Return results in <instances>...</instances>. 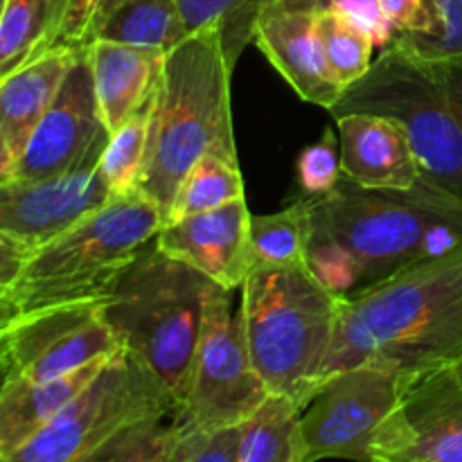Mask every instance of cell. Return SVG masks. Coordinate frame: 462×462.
I'll use <instances>...</instances> for the list:
<instances>
[{
    "mask_svg": "<svg viewBox=\"0 0 462 462\" xmlns=\"http://www.w3.org/2000/svg\"><path fill=\"white\" fill-rule=\"evenodd\" d=\"M302 199L310 212L307 269L341 302L462 251V201L422 179L409 189L341 179L332 192Z\"/></svg>",
    "mask_w": 462,
    "mask_h": 462,
    "instance_id": "cell-1",
    "label": "cell"
},
{
    "mask_svg": "<svg viewBox=\"0 0 462 462\" xmlns=\"http://www.w3.org/2000/svg\"><path fill=\"white\" fill-rule=\"evenodd\" d=\"M460 359L462 251L411 266L341 302L323 382L356 365L415 374Z\"/></svg>",
    "mask_w": 462,
    "mask_h": 462,
    "instance_id": "cell-2",
    "label": "cell"
},
{
    "mask_svg": "<svg viewBox=\"0 0 462 462\" xmlns=\"http://www.w3.org/2000/svg\"><path fill=\"white\" fill-rule=\"evenodd\" d=\"M230 75L221 34L212 27L194 32L167 52L135 188L156 203L165 221L180 183L206 153L237 162Z\"/></svg>",
    "mask_w": 462,
    "mask_h": 462,
    "instance_id": "cell-3",
    "label": "cell"
},
{
    "mask_svg": "<svg viewBox=\"0 0 462 462\" xmlns=\"http://www.w3.org/2000/svg\"><path fill=\"white\" fill-rule=\"evenodd\" d=\"M329 113H377L400 122L422 180L462 201V57L424 59L388 41Z\"/></svg>",
    "mask_w": 462,
    "mask_h": 462,
    "instance_id": "cell-4",
    "label": "cell"
},
{
    "mask_svg": "<svg viewBox=\"0 0 462 462\" xmlns=\"http://www.w3.org/2000/svg\"><path fill=\"white\" fill-rule=\"evenodd\" d=\"M212 287L210 278L162 253L153 239L99 302V314L122 350L161 379L174 397L176 411L188 397Z\"/></svg>",
    "mask_w": 462,
    "mask_h": 462,
    "instance_id": "cell-5",
    "label": "cell"
},
{
    "mask_svg": "<svg viewBox=\"0 0 462 462\" xmlns=\"http://www.w3.org/2000/svg\"><path fill=\"white\" fill-rule=\"evenodd\" d=\"M341 300L307 266L253 269L242 287L248 350L271 395L305 409L323 382Z\"/></svg>",
    "mask_w": 462,
    "mask_h": 462,
    "instance_id": "cell-6",
    "label": "cell"
},
{
    "mask_svg": "<svg viewBox=\"0 0 462 462\" xmlns=\"http://www.w3.org/2000/svg\"><path fill=\"white\" fill-rule=\"evenodd\" d=\"M165 217L140 189L102 208L32 253L12 291L23 316L79 302H102L126 266L156 239Z\"/></svg>",
    "mask_w": 462,
    "mask_h": 462,
    "instance_id": "cell-7",
    "label": "cell"
},
{
    "mask_svg": "<svg viewBox=\"0 0 462 462\" xmlns=\"http://www.w3.org/2000/svg\"><path fill=\"white\" fill-rule=\"evenodd\" d=\"M170 415H176L170 391L147 365L120 350L70 404L0 462H75L129 424Z\"/></svg>",
    "mask_w": 462,
    "mask_h": 462,
    "instance_id": "cell-8",
    "label": "cell"
},
{
    "mask_svg": "<svg viewBox=\"0 0 462 462\" xmlns=\"http://www.w3.org/2000/svg\"><path fill=\"white\" fill-rule=\"evenodd\" d=\"M233 293L219 284L208 293L188 397L174 415L179 429L242 427L271 397L251 359L242 305L233 310Z\"/></svg>",
    "mask_w": 462,
    "mask_h": 462,
    "instance_id": "cell-9",
    "label": "cell"
},
{
    "mask_svg": "<svg viewBox=\"0 0 462 462\" xmlns=\"http://www.w3.org/2000/svg\"><path fill=\"white\" fill-rule=\"evenodd\" d=\"M402 377L379 365H356L325 379L300 411L305 462H370L379 429L400 400Z\"/></svg>",
    "mask_w": 462,
    "mask_h": 462,
    "instance_id": "cell-10",
    "label": "cell"
},
{
    "mask_svg": "<svg viewBox=\"0 0 462 462\" xmlns=\"http://www.w3.org/2000/svg\"><path fill=\"white\" fill-rule=\"evenodd\" d=\"M108 140L111 134L95 95L88 45H81L12 179H52L97 167Z\"/></svg>",
    "mask_w": 462,
    "mask_h": 462,
    "instance_id": "cell-11",
    "label": "cell"
},
{
    "mask_svg": "<svg viewBox=\"0 0 462 462\" xmlns=\"http://www.w3.org/2000/svg\"><path fill=\"white\" fill-rule=\"evenodd\" d=\"M370 462H462V382L454 365L402 377Z\"/></svg>",
    "mask_w": 462,
    "mask_h": 462,
    "instance_id": "cell-12",
    "label": "cell"
},
{
    "mask_svg": "<svg viewBox=\"0 0 462 462\" xmlns=\"http://www.w3.org/2000/svg\"><path fill=\"white\" fill-rule=\"evenodd\" d=\"M120 341L104 323L99 302L25 314L9 334V373L30 382L61 377L116 356Z\"/></svg>",
    "mask_w": 462,
    "mask_h": 462,
    "instance_id": "cell-13",
    "label": "cell"
},
{
    "mask_svg": "<svg viewBox=\"0 0 462 462\" xmlns=\"http://www.w3.org/2000/svg\"><path fill=\"white\" fill-rule=\"evenodd\" d=\"M111 199L97 167L52 179L0 180V228L30 248L52 242Z\"/></svg>",
    "mask_w": 462,
    "mask_h": 462,
    "instance_id": "cell-14",
    "label": "cell"
},
{
    "mask_svg": "<svg viewBox=\"0 0 462 462\" xmlns=\"http://www.w3.org/2000/svg\"><path fill=\"white\" fill-rule=\"evenodd\" d=\"M248 228L246 199H235L215 210L165 221L156 235V246L194 266L226 291H237L251 273Z\"/></svg>",
    "mask_w": 462,
    "mask_h": 462,
    "instance_id": "cell-15",
    "label": "cell"
},
{
    "mask_svg": "<svg viewBox=\"0 0 462 462\" xmlns=\"http://www.w3.org/2000/svg\"><path fill=\"white\" fill-rule=\"evenodd\" d=\"M253 41L305 102L328 111L338 102L346 88L325 59L316 32V14L271 5L262 14Z\"/></svg>",
    "mask_w": 462,
    "mask_h": 462,
    "instance_id": "cell-16",
    "label": "cell"
},
{
    "mask_svg": "<svg viewBox=\"0 0 462 462\" xmlns=\"http://www.w3.org/2000/svg\"><path fill=\"white\" fill-rule=\"evenodd\" d=\"M334 120L343 179L382 189H409L420 183L418 161L400 122L377 113H347Z\"/></svg>",
    "mask_w": 462,
    "mask_h": 462,
    "instance_id": "cell-17",
    "label": "cell"
},
{
    "mask_svg": "<svg viewBox=\"0 0 462 462\" xmlns=\"http://www.w3.org/2000/svg\"><path fill=\"white\" fill-rule=\"evenodd\" d=\"M77 48H57L0 79V180L12 179Z\"/></svg>",
    "mask_w": 462,
    "mask_h": 462,
    "instance_id": "cell-18",
    "label": "cell"
},
{
    "mask_svg": "<svg viewBox=\"0 0 462 462\" xmlns=\"http://www.w3.org/2000/svg\"><path fill=\"white\" fill-rule=\"evenodd\" d=\"M165 57L167 52L162 50L134 48L113 41L88 43L95 95L108 134L122 129L156 95Z\"/></svg>",
    "mask_w": 462,
    "mask_h": 462,
    "instance_id": "cell-19",
    "label": "cell"
},
{
    "mask_svg": "<svg viewBox=\"0 0 462 462\" xmlns=\"http://www.w3.org/2000/svg\"><path fill=\"white\" fill-rule=\"evenodd\" d=\"M99 359L75 373L61 377L30 382L7 373L0 386V460L21 449L32 436L41 431L63 406L70 404L99 370L111 361Z\"/></svg>",
    "mask_w": 462,
    "mask_h": 462,
    "instance_id": "cell-20",
    "label": "cell"
},
{
    "mask_svg": "<svg viewBox=\"0 0 462 462\" xmlns=\"http://www.w3.org/2000/svg\"><path fill=\"white\" fill-rule=\"evenodd\" d=\"M75 0H5L0 14V79L57 48H68Z\"/></svg>",
    "mask_w": 462,
    "mask_h": 462,
    "instance_id": "cell-21",
    "label": "cell"
},
{
    "mask_svg": "<svg viewBox=\"0 0 462 462\" xmlns=\"http://www.w3.org/2000/svg\"><path fill=\"white\" fill-rule=\"evenodd\" d=\"M188 36L176 0H126L104 18L90 43L113 41L170 52Z\"/></svg>",
    "mask_w": 462,
    "mask_h": 462,
    "instance_id": "cell-22",
    "label": "cell"
},
{
    "mask_svg": "<svg viewBox=\"0 0 462 462\" xmlns=\"http://www.w3.org/2000/svg\"><path fill=\"white\" fill-rule=\"evenodd\" d=\"M239 462H305L300 409L291 400L271 395L242 424Z\"/></svg>",
    "mask_w": 462,
    "mask_h": 462,
    "instance_id": "cell-23",
    "label": "cell"
},
{
    "mask_svg": "<svg viewBox=\"0 0 462 462\" xmlns=\"http://www.w3.org/2000/svg\"><path fill=\"white\" fill-rule=\"evenodd\" d=\"M310 212L305 199H298L273 215H251L248 246L253 269L307 266Z\"/></svg>",
    "mask_w": 462,
    "mask_h": 462,
    "instance_id": "cell-24",
    "label": "cell"
},
{
    "mask_svg": "<svg viewBox=\"0 0 462 462\" xmlns=\"http://www.w3.org/2000/svg\"><path fill=\"white\" fill-rule=\"evenodd\" d=\"M275 3L278 0H176L188 34L206 27L219 32L233 70L246 45L255 39L262 14Z\"/></svg>",
    "mask_w": 462,
    "mask_h": 462,
    "instance_id": "cell-25",
    "label": "cell"
},
{
    "mask_svg": "<svg viewBox=\"0 0 462 462\" xmlns=\"http://www.w3.org/2000/svg\"><path fill=\"white\" fill-rule=\"evenodd\" d=\"M235 199H244V179L239 171V162L217 156V153H206L180 183L167 221L215 210Z\"/></svg>",
    "mask_w": 462,
    "mask_h": 462,
    "instance_id": "cell-26",
    "label": "cell"
},
{
    "mask_svg": "<svg viewBox=\"0 0 462 462\" xmlns=\"http://www.w3.org/2000/svg\"><path fill=\"white\" fill-rule=\"evenodd\" d=\"M316 32L325 59L343 88L359 81L373 66L374 41L365 27L341 12L316 14Z\"/></svg>",
    "mask_w": 462,
    "mask_h": 462,
    "instance_id": "cell-27",
    "label": "cell"
},
{
    "mask_svg": "<svg viewBox=\"0 0 462 462\" xmlns=\"http://www.w3.org/2000/svg\"><path fill=\"white\" fill-rule=\"evenodd\" d=\"M152 108L153 97L143 108H138L125 122L122 129H117L111 135L102 158H99L97 171L102 176L104 185L108 188V192H111V197L138 188L140 171H143L144 156H147Z\"/></svg>",
    "mask_w": 462,
    "mask_h": 462,
    "instance_id": "cell-28",
    "label": "cell"
},
{
    "mask_svg": "<svg viewBox=\"0 0 462 462\" xmlns=\"http://www.w3.org/2000/svg\"><path fill=\"white\" fill-rule=\"evenodd\" d=\"M174 449L176 427L170 415L129 424L75 462H174Z\"/></svg>",
    "mask_w": 462,
    "mask_h": 462,
    "instance_id": "cell-29",
    "label": "cell"
},
{
    "mask_svg": "<svg viewBox=\"0 0 462 462\" xmlns=\"http://www.w3.org/2000/svg\"><path fill=\"white\" fill-rule=\"evenodd\" d=\"M424 30L415 36H393L424 59L462 57V0H422Z\"/></svg>",
    "mask_w": 462,
    "mask_h": 462,
    "instance_id": "cell-30",
    "label": "cell"
},
{
    "mask_svg": "<svg viewBox=\"0 0 462 462\" xmlns=\"http://www.w3.org/2000/svg\"><path fill=\"white\" fill-rule=\"evenodd\" d=\"M341 179V144L334 131L328 129L319 143L307 147L298 158V185L307 199H314L332 192Z\"/></svg>",
    "mask_w": 462,
    "mask_h": 462,
    "instance_id": "cell-31",
    "label": "cell"
},
{
    "mask_svg": "<svg viewBox=\"0 0 462 462\" xmlns=\"http://www.w3.org/2000/svg\"><path fill=\"white\" fill-rule=\"evenodd\" d=\"M239 440L242 427L215 431L176 427L174 462H239Z\"/></svg>",
    "mask_w": 462,
    "mask_h": 462,
    "instance_id": "cell-32",
    "label": "cell"
},
{
    "mask_svg": "<svg viewBox=\"0 0 462 462\" xmlns=\"http://www.w3.org/2000/svg\"><path fill=\"white\" fill-rule=\"evenodd\" d=\"M280 7L298 9V12H341L359 23L373 36L374 45H386L393 39V27L383 18L377 0H278Z\"/></svg>",
    "mask_w": 462,
    "mask_h": 462,
    "instance_id": "cell-33",
    "label": "cell"
},
{
    "mask_svg": "<svg viewBox=\"0 0 462 462\" xmlns=\"http://www.w3.org/2000/svg\"><path fill=\"white\" fill-rule=\"evenodd\" d=\"M126 0H75V12H72L70 30H68L66 45L68 48H81L88 45L97 27L102 25L104 18L120 7Z\"/></svg>",
    "mask_w": 462,
    "mask_h": 462,
    "instance_id": "cell-34",
    "label": "cell"
},
{
    "mask_svg": "<svg viewBox=\"0 0 462 462\" xmlns=\"http://www.w3.org/2000/svg\"><path fill=\"white\" fill-rule=\"evenodd\" d=\"M383 18L393 27V36H415L424 30L422 0H377Z\"/></svg>",
    "mask_w": 462,
    "mask_h": 462,
    "instance_id": "cell-35",
    "label": "cell"
},
{
    "mask_svg": "<svg viewBox=\"0 0 462 462\" xmlns=\"http://www.w3.org/2000/svg\"><path fill=\"white\" fill-rule=\"evenodd\" d=\"M34 248L0 228V287L12 289L25 271Z\"/></svg>",
    "mask_w": 462,
    "mask_h": 462,
    "instance_id": "cell-36",
    "label": "cell"
},
{
    "mask_svg": "<svg viewBox=\"0 0 462 462\" xmlns=\"http://www.w3.org/2000/svg\"><path fill=\"white\" fill-rule=\"evenodd\" d=\"M21 319H23V310L21 305H18L14 291L12 289L0 287V341L12 334V329L16 328V323Z\"/></svg>",
    "mask_w": 462,
    "mask_h": 462,
    "instance_id": "cell-37",
    "label": "cell"
},
{
    "mask_svg": "<svg viewBox=\"0 0 462 462\" xmlns=\"http://www.w3.org/2000/svg\"><path fill=\"white\" fill-rule=\"evenodd\" d=\"M9 365V337L0 341V368Z\"/></svg>",
    "mask_w": 462,
    "mask_h": 462,
    "instance_id": "cell-38",
    "label": "cell"
},
{
    "mask_svg": "<svg viewBox=\"0 0 462 462\" xmlns=\"http://www.w3.org/2000/svg\"><path fill=\"white\" fill-rule=\"evenodd\" d=\"M7 373H9V365L0 368V386H3V382H5V377H7Z\"/></svg>",
    "mask_w": 462,
    "mask_h": 462,
    "instance_id": "cell-39",
    "label": "cell"
},
{
    "mask_svg": "<svg viewBox=\"0 0 462 462\" xmlns=\"http://www.w3.org/2000/svg\"><path fill=\"white\" fill-rule=\"evenodd\" d=\"M454 370H456V374H458V377H460V382H462V359L458 361V364L454 365Z\"/></svg>",
    "mask_w": 462,
    "mask_h": 462,
    "instance_id": "cell-40",
    "label": "cell"
},
{
    "mask_svg": "<svg viewBox=\"0 0 462 462\" xmlns=\"http://www.w3.org/2000/svg\"><path fill=\"white\" fill-rule=\"evenodd\" d=\"M3 7H5V0H0V14H3Z\"/></svg>",
    "mask_w": 462,
    "mask_h": 462,
    "instance_id": "cell-41",
    "label": "cell"
}]
</instances>
